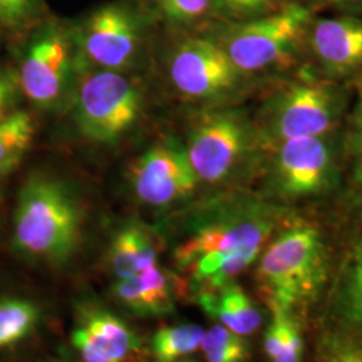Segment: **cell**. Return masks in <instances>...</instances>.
Instances as JSON below:
<instances>
[{"mask_svg": "<svg viewBox=\"0 0 362 362\" xmlns=\"http://www.w3.org/2000/svg\"><path fill=\"white\" fill-rule=\"evenodd\" d=\"M109 262L118 279H125L156 266V243L145 228L130 224L113 238Z\"/></svg>", "mask_w": 362, "mask_h": 362, "instance_id": "obj_17", "label": "cell"}, {"mask_svg": "<svg viewBox=\"0 0 362 362\" xmlns=\"http://www.w3.org/2000/svg\"><path fill=\"white\" fill-rule=\"evenodd\" d=\"M204 330L194 324L161 327L152 338V351L158 362H175L194 353L202 344Z\"/></svg>", "mask_w": 362, "mask_h": 362, "instance_id": "obj_21", "label": "cell"}, {"mask_svg": "<svg viewBox=\"0 0 362 362\" xmlns=\"http://www.w3.org/2000/svg\"><path fill=\"white\" fill-rule=\"evenodd\" d=\"M279 218L278 208L251 199L206 208L175 248L173 258L200 293L219 290L258 259Z\"/></svg>", "mask_w": 362, "mask_h": 362, "instance_id": "obj_1", "label": "cell"}, {"mask_svg": "<svg viewBox=\"0 0 362 362\" xmlns=\"http://www.w3.org/2000/svg\"><path fill=\"white\" fill-rule=\"evenodd\" d=\"M315 362H362V344L348 334H325L318 342Z\"/></svg>", "mask_w": 362, "mask_h": 362, "instance_id": "obj_24", "label": "cell"}, {"mask_svg": "<svg viewBox=\"0 0 362 362\" xmlns=\"http://www.w3.org/2000/svg\"><path fill=\"white\" fill-rule=\"evenodd\" d=\"M81 325L116 361H124L139 349L140 341L137 336L132 332L128 325L124 324L109 311L95 308L82 309Z\"/></svg>", "mask_w": 362, "mask_h": 362, "instance_id": "obj_18", "label": "cell"}, {"mask_svg": "<svg viewBox=\"0 0 362 362\" xmlns=\"http://www.w3.org/2000/svg\"><path fill=\"white\" fill-rule=\"evenodd\" d=\"M143 19L133 6L112 3L91 13L76 38L91 64L118 71L134 62L143 40Z\"/></svg>", "mask_w": 362, "mask_h": 362, "instance_id": "obj_8", "label": "cell"}, {"mask_svg": "<svg viewBox=\"0 0 362 362\" xmlns=\"http://www.w3.org/2000/svg\"><path fill=\"white\" fill-rule=\"evenodd\" d=\"M353 187H354L357 202H358L360 206H362V161L360 163V165L357 167V169H356V172H354Z\"/></svg>", "mask_w": 362, "mask_h": 362, "instance_id": "obj_31", "label": "cell"}, {"mask_svg": "<svg viewBox=\"0 0 362 362\" xmlns=\"http://www.w3.org/2000/svg\"><path fill=\"white\" fill-rule=\"evenodd\" d=\"M16 82L11 74L0 70V119L8 116L7 112L13 107L18 93Z\"/></svg>", "mask_w": 362, "mask_h": 362, "instance_id": "obj_29", "label": "cell"}, {"mask_svg": "<svg viewBox=\"0 0 362 362\" xmlns=\"http://www.w3.org/2000/svg\"><path fill=\"white\" fill-rule=\"evenodd\" d=\"M313 22L309 6L290 0L270 15L235 22L218 43L240 73L260 71L290 58L308 37Z\"/></svg>", "mask_w": 362, "mask_h": 362, "instance_id": "obj_4", "label": "cell"}, {"mask_svg": "<svg viewBox=\"0 0 362 362\" xmlns=\"http://www.w3.org/2000/svg\"><path fill=\"white\" fill-rule=\"evenodd\" d=\"M353 148L362 155V88L360 91V101L356 109V116H354V125H353V141H351Z\"/></svg>", "mask_w": 362, "mask_h": 362, "instance_id": "obj_30", "label": "cell"}, {"mask_svg": "<svg viewBox=\"0 0 362 362\" xmlns=\"http://www.w3.org/2000/svg\"><path fill=\"white\" fill-rule=\"evenodd\" d=\"M290 0H215L216 11L235 22H246L278 11Z\"/></svg>", "mask_w": 362, "mask_h": 362, "instance_id": "obj_25", "label": "cell"}, {"mask_svg": "<svg viewBox=\"0 0 362 362\" xmlns=\"http://www.w3.org/2000/svg\"><path fill=\"white\" fill-rule=\"evenodd\" d=\"M308 37L321 64L344 74L362 65V19L339 16L311 23Z\"/></svg>", "mask_w": 362, "mask_h": 362, "instance_id": "obj_13", "label": "cell"}, {"mask_svg": "<svg viewBox=\"0 0 362 362\" xmlns=\"http://www.w3.org/2000/svg\"><path fill=\"white\" fill-rule=\"evenodd\" d=\"M320 4H325V6H353V4H358L361 3L362 0H315Z\"/></svg>", "mask_w": 362, "mask_h": 362, "instance_id": "obj_32", "label": "cell"}, {"mask_svg": "<svg viewBox=\"0 0 362 362\" xmlns=\"http://www.w3.org/2000/svg\"><path fill=\"white\" fill-rule=\"evenodd\" d=\"M73 61V43L65 28L47 25L28 43L18 83L40 107H54L65 97Z\"/></svg>", "mask_w": 362, "mask_h": 362, "instance_id": "obj_9", "label": "cell"}, {"mask_svg": "<svg viewBox=\"0 0 362 362\" xmlns=\"http://www.w3.org/2000/svg\"><path fill=\"white\" fill-rule=\"evenodd\" d=\"M34 136V121L26 112H15L0 119V176L21 164Z\"/></svg>", "mask_w": 362, "mask_h": 362, "instance_id": "obj_19", "label": "cell"}, {"mask_svg": "<svg viewBox=\"0 0 362 362\" xmlns=\"http://www.w3.org/2000/svg\"><path fill=\"white\" fill-rule=\"evenodd\" d=\"M38 0H0V25L19 26L37 10Z\"/></svg>", "mask_w": 362, "mask_h": 362, "instance_id": "obj_27", "label": "cell"}, {"mask_svg": "<svg viewBox=\"0 0 362 362\" xmlns=\"http://www.w3.org/2000/svg\"><path fill=\"white\" fill-rule=\"evenodd\" d=\"M82 212L70 188L47 176H31L22 187L13 218V245L27 257L64 264L81 236Z\"/></svg>", "mask_w": 362, "mask_h": 362, "instance_id": "obj_3", "label": "cell"}, {"mask_svg": "<svg viewBox=\"0 0 362 362\" xmlns=\"http://www.w3.org/2000/svg\"><path fill=\"white\" fill-rule=\"evenodd\" d=\"M141 97L129 78L115 70L89 73L76 97V119L81 133L95 143H115L134 125Z\"/></svg>", "mask_w": 362, "mask_h": 362, "instance_id": "obj_5", "label": "cell"}, {"mask_svg": "<svg viewBox=\"0 0 362 362\" xmlns=\"http://www.w3.org/2000/svg\"><path fill=\"white\" fill-rule=\"evenodd\" d=\"M332 303L341 325L362 337V239L354 243L345 257Z\"/></svg>", "mask_w": 362, "mask_h": 362, "instance_id": "obj_16", "label": "cell"}, {"mask_svg": "<svg viewBox=\"0 0 362 362\" xmlns=\"http://www.w3.org/2000/svg\"><path fill=\"white\" fill-rule=\"evenodd\" d=\"M157 13L175 25H194L216 15L215 0H151Z\"/></svg>", "mask_w": 362, "mask_h": 362, "instance_id": "obj_23", "label": "cell"}, {"mask_svg": "<svg viewBox=\"0 0 362 362\" xmlns=\"http://www.w3.org/2000/svg\"><path fill=\"white\" fill-rule=\"evenodd\" d=\"M184 362H194V361H184Z\"/></svg>", "mask_w": 362, "mask_h": 362, "instance_id": "obj_33", "label": "cell"}, {"mask_svg": "<svg viewBox=\"0 0 362 362\" xmlns=\"http://www.w3.org/2000/svg\"><path fill=\"white\" fill-rule=\"evenodd\" d=\"M252 140V130L240 115L211 112L194 122L185 152L197 179L216 184L242 165Z\"/></svg>", "mask_w": 362, "mask_h": 362, "instance_id": "obj_7", "label": "cell"}, {"mask_svg": "<svg viewBox=\"0 0 362 362\" xmlns=\"http://www.w3.org/2000/svg\"><path fill=\"white\" fill-rule=\"evenodd\" d=\"M327 272L329 258L320 230L296 223L263 251L257 281L272 313L296 315L320 297Z\"/></svg>", "mask_w": 362, "mask_h": 362, "instance_id": "obj_2", "label": "cell"}, {"mask_svg": "<svg viewBox=\"0 0 362 362\" xmlns=\"http://www.w3.org/2000/svg\"><path fill=\"white\" fill-rule=\"evenodd\" d=\"M272 182L285 197L321 194L334 175V155L324 137H297L278 144Z\"/></svg>", "mask_w": 362, "mask_h": 362, "instance_id": "obj_12", "label": "cell"}, {"mask_svg": "<svg viewBox=\"0 0 362 362\" xmlns=\"http://www.w3.org/2000/svg\"><path fill=\"white\" fill-rule=\"evenodd\" d=\"M200 345L207 362H246L250 354L243 337L223 325H215L204 332Z\"/></svg>", "mask_w": 362, "mask_h": 362, "instance_id": "obj_22", "label": "cell"}, {"mask_svg": "<svg viewBox=\"0 0 362 362\" xmlns=\"http://www.w3.org/2000/svg\"><path fill=\"white\" fill-rule=\"evenodd\" d=\"M38 308L21 298L0 299V349L26 338L38 324Z\"/></svg>", "mask_w": 362, "mask_h": 362, "instance_id": "obj_20", "label": "cell"}, {"mask_svg": "<svg viewBox=\"0 0 362 362\" xmlns=\"http://www.w3.org/2000/svg\"><path fill=\"white\" fill-rule=\"evenodd\" d=\"M239 74L227 52L212 39H185L170 57V81L189 98L220 97L233 90Z\"/></svg>", "mask_w": 362, "mask_h": 362, "instance_id": "obj_10", "label": "cell"}, {"mask_svg": "<svg viewBox=\"0 0 362 362\" xmlns=\"http://www.w3.org/2000/svg\"><path fill=\"white\" fill-rule=\"evenodd\" d=\"M341 90L322 81H303L279 91L266 107V136L272 143L324 137L344 110Z\"/></svg>", "mask_w": 362, "mask_h": 362, "instance_id": "obj_6", "label": "cell"}, {"mask_svg": "<svg viewBox=\"0 0 362 362\" xmlns=\"http://www.w3.org/2000/svg\"><path fill=\"white\" fill-rule=\"evenodd\" d=\"M199 302L211 317L239 336L252 334L262 325V313L245 290L233 282L215 291L200 293Z\"/></svg>", "mask_w": 362, "mask_h": 362, "instance_id": "obj_15", "label": "cell"}, {"mask_svg": "<svg viewBox=\"0 0 362 362\" xmlns=\"http://www.w3.org/2000/svg\"><path fill=\"white\" fill-rule=\"evenodd\" d=\"M113 293L124 306L140 315H163L173 310L167 272L157 264L129 278L118 279Z\"/></svg>", "mask_w": 362, "mask_h": 362, "instance_id": "obj_14", "label": "cell"}, {"mask_svg": "<svg viewBox=\"0 0 362 362\" xmlns=\"http://www.w3.org/2000/svg\"><path fill=\"white\" fill-rule=\"evenodd\" d=\"M130 184L145 204L167 207L192 194L197 176L179 144H157L130 168Z\"/></svg>", "mask_w": 362, "mask_h": 362, "instance_id": "obj_11", "label": "cell"}, {"mask_svg": "<svg viewBox=\"0 0 362 362\" xmlns=\"http://www.w3.org/2000/svg\"><path fill=\"white\" fill-rule=\"evenodd\" d=\"M73 345L76 346V349L79 351L81 354V358L83 362H118L110 357L106 351H105L93 338L90 334L88 333V330L79 325L73 334Z\"/></svg>", "mask_w": 362, "mask_h": 362, "instance_id": "obj_28", "label": "cell"}, {"mask_svg": "<svg viewBox=\"0 0 362 362\" xmlns=\"http://www.w3.org/2000/svg\"><path fill=\"white\" fill-rule=\"evenodd\" d=\"M302 354L303 338L296 315L285 314L281 349L275 362H300Z\"/></svg>", "mask_w": 362, "mask_h": 362, "instance_id": "obj_26", "label": "cell"}]
</instances>
